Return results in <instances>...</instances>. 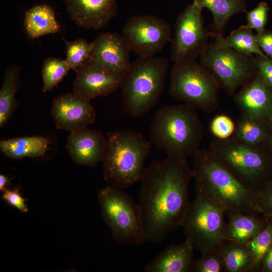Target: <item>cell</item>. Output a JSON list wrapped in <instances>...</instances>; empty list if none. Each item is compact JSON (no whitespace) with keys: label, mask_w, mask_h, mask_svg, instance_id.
Instances as JSON below:
<instances>
[{"label":"cell","mask_w":272,"mask_h":272,"mask_svg":"<svg viewBox=\"0 0 272 272\" xmlns=\"http://www.w3.org/2000/svg\"><path fill=\"white\" fill-rule=\"evenodd\" d=\"M193 174L185 157L168 155L146 167L138 206L147 241L161 243L182 226L190 202Z\"/></svg>","instance_id":"cell-1"},{"label":"cell","mask_w":272,"mask_h":272,"mask_svg":"<svg viewBox=\"0 0 272 272\" xmlns=\"http://www.w3.org/2000/svg\"><path fill=\"white\" fill-rule=\"evenodd\" d=\"M195 192L201 193L227 212L261 214L257 196L209 150L193 156Z\"/></svg>","instance_id":"cell-2"},{"label":"cell","mask_w":272,"mask_h":272,"mask_svg":"<svg viewBox=\"0 0 272 272\" xmlns=\"http://www.w3.org/2000/svg\"><path fill=\"white\" fill-rule=\"evenodd\" d=\"M203 133L197 109L185 103L159 109L150 128V141L157 148L186 158L200 149Z\"/></svg>","instance_id":"cell-3"},{"label":"cell","mask_w":272,"mask_h":272,"mask_svg":"<svg viewBox=\"0 0 272 272\" xmlns=\"http://www.w3.org/2000/svg\"><path fill=\"white\" fill-rule=\"evenodd\" d=\"M152 145L150 140L131 129L108 132L102 160L105 180L123 189L140 181Z\"/></svg>","instance_id":"cell-4"},{"label":"cell","mask_w":272,"mask_h":272,"mask_svg":"<svg viewBox=\"0 0 272 272\" xmlns=\"http://www.w3.org/2000/svg\"><path fill=\"white\" fill-rule=\"evenodd\" d=\"M169 67L165 58L139 57L124 75L121 86L125 112L138 117L156 105L163 92Z\"/></svg>","instance_id":"cell-5"},{"label":"cell","mask_w":272,"mask_h":272,"mask_svg":"<svg viewBox=\"0 0 272 272\" xmlns=\"http://www.w3.org/2000/svg\"><path fill=\"white\" fill-rule=\"evenodd\" d=\"M209 150L257 197L272 178V154L267 146H250L232 137L216 138Z\"/></svg>","instance_id":"cell-6"},{"label":"cell","mask_w":272,"mask_h":272,"mask_svg":"<svg viewBox=\"0 0 272 272\" xmlns=\"http://www.w3.org/2000/svg\"><path fill=\"white\" fill-rule=\"evenodd\" d=\"M170 77L169 93L177 100L207 113L218 108L221 86L195 60L175 62Z\"/></svg>","instance_id":"cell-7"},{"label":"cell","mask_w":272,"mask_h":272,"mask_svg":"<svg viewBox=\"0 0 272 272\" xmlns=\"http://www.w3.org/2000/svg\"><path fill=\"white\" fill-rule=\"evenodd\" d=\"M101 215L113 239L124 244L147 241L138 206L123 189L108 184L98 193Z\"/></svg>","instance_id":"cell-8"},{"label":"cell","mask_w":272,"mask_h":272,"mask_svg":"<svg viewBox=\"0 0 272 272\" xmlns=\"http://www.w3.org/2000/svg\"><path fill=\"white\" fill-rule=\"evenodd\" d=\"M226 211L204 194L195 192L183 223L186 240L201 253L219 246L224 240Z\"/></svg>","instance_id":"cell-9"},{"label":"cell","mask_w":272,"mask_h":272,"mask_svg":"<svg viewBox=\"0 0 272 272\" xmlns=\"http://www.w3.org/2000/svg\"><path fill=\"white\" fill-rule=\"evenodd\" d=\"M200 63L209 71L226 93L233 95L254 77L257 69L253 55H247L214 40L200 55Z\"/></svg>","instance_id":"cell-10"},{"label":"cell","mask_w":272,"mask_h":272,"mask_svg":"<svg viewBox=\"0 0 272 272\" xmlns=\"http://www.w3.org/2000/svg\"><path fill=\"white\" fill-rule=\"evenodd\" d=\"M202 10L192 3L177 16L171 39L170 56L174 63L195 60L209 44L211 35L204 27Z\"/></svg>","instance_id":"cell-11"},{"label":"cell","mask_w":272,"mask_h":272,"mask_svg":"<svg viewBox=\"0 0 272 272\" xmlns=\"http://www.w3.org/2000/svg\"><path fill=\"white\" fill-rule=\"evenodd\" d=\"M122 36L130 50L142 57L154 56L172 39L170 25L151 15L129 18L123 28Z\"/></svg>","instance_id":"cell-12"},{"label":"cell","mask_w":272,"mask_h":272,"mask_svg":"<svg viewBox=\"0 0 272 272\" xmlns=\"http://www.w3.org/2000/svg\"><path fill=\"white\" fill-rule=\"evenodd\" d=\"M75 72L73 93L89 101L114 92L121 87L123 82V77L108 71L91 58Z\"/></svg>","instance_id":"cell-13"},{"label":"cell","mask_w":272,"mask_h":272,"mask_svg":"<svg viewBox=\"0 0 272 272\" xmlns=\"http://www.w3.org/2000/svg\"><path fill=\"white\" fill-rule=\"evenodd\" d=\"M51 115L57 129L70 132L87 128L95 122L96 117L90 101L73 93L64 94L53 100Z\"/></svg>","instance_id":"cell-14"},{"label":"cell","mask_w":272,"mask_h":272,"mask_svg":"<svg viewBox=\"0 0 272 272\" xmlns=\"http://www.w3.org/2000/svg\"><path fill=\"white\" fill-rule=\"evenodd\" d=\"M92 42L90 58L123 77L131 62L129 58L131 50L123 36L113 32L102 33Z\"/></svg>","instance_id":"cell-15"},{"label":"cell","mask_w":272,"mask_h":272,"mask_svg":"<svg viewBox=\"0 0 272 272\" xmlns=\"http://www.w3.org/2000/svg\"><path fill=\"white\" fill-rule=\"evenodd\" d=\"M234 101L241 115L268 122L272 113V89L257 71L252 80L234 94Z\"/></svg>","instance_id":"cell-16"},{"label":"cell","mask_w":272,"mask_h":272,"mask_svg":"<svg viewBox=\"0 0 272 272\" xmlns=\"http://www.w3.org/2000/svg\"><path fill=\"white\" fill-rule=\"evenodd\" d=\"M117 0H65L67 12L77 25L95 30L105 27L116 14Z\"/></svg>","instance_id":"cell-17"},{"label":"cell","mask_w":272,"mask_h":272,"mask_svg":"<svg viewBox=\"0 0 272 272\" xmlns=\"http://www.w3.org/2000/svg\"><path fill=\"white\" fill-rule=\"evenodd\" d=\"M106 145L101 132L85 128L70 133L66 149L77 164L95 167L102 162Z\"/></svg>","instance_id":"cell-18"},{"label":"cell","mask_w":272,"mask_h":272,"mask_svg":"<svg viewBox=\"0 0 272 272\" xmlns=\"http://www.w3.org/2000/svg\"><path fill=\"white\" fill-rule=\"evenodd\" d=\"M194 248L185 239L179 245L166 248L152 261L146 264V272H192L194 263Z\"/></svg>","instance_id":"cell-19"},{"label":"cell","mask_w":272,"mask_h":272,"mask_svg":"<svg viewBox=\"0 0 272 272\" xmlns=\"http://www.w3.org/2000/svg\"><path fill=\"white\" fill-rule=\"evenodd\" d=\"M224 231L225 240L247 244L267 224L269 219L262 215L227 212Z\"/></svg>","instance_id":"cell-20"},{"label":"cell","mask_w":272,"mask_h":272,"mask_svg":"<svg viewBox=\"0 0 272 272\" xmlns=\"http://www.w3.org/2000/svg\"><path fill=\"white\" fill-rule=\"evenodd\" d=\"M201 9H208L212 13L213 21L211 25V38L223 36L225 26L235 14L245 12V0H192Z\"/></svg>","instance_id":"cell-21"},{"label":"cell","mask_w":272,"mask_h":272,"mask_svg":"<svg viewBox=\"0 0 272 272\" xmlns=\"http://www.w3.org/2000/svg\"><path fill=\"white\" fill-rule=\"evenodd\" d=\"M50 141L41 136L15 138L0 141L1 152L15 159L44 156L49 149Z\"/></svg>","instance_id":"cell-22"},{"label":"cell","mask_w":272,"mask_h":272,"mask_svg":"<svg viewBox=\"0 0 272 272\" xmlns=\"http://www.w3.org/2000/svg\"><path fill=\"white\" fill-rule=\"evenodd\" d=\"M24 22L26 33L31 39L57 33L60 29L53 10L46 4L38 5L29 9Z\"/></svg>","instance_id":"cell-23"},{"label":"cell","mask_w":272,"mask_h":272,"mask_svg":"<svg viewBox=\"0 0 272 272\" xmlns=\"http://www.w3.org/2000/svg\"><path fill=\"white\" fill-rule=\"evenodd\" d=\"M231 137L250 146H267L272 128L267 122L241 115Z\"/></svg>","instance_id":"cell-24"},{"label":"cell","mask_w":272,"mask_h":272,"mask_svg":"<svg viewBox=\"0 0 272 272\" xmlns=\"http://www.w3.org/2000/svg\"><path fill=\"white\" fill-rule=\"evenodd\" d=\"M222 249L224 271H257L254 258L246 244L225 240L222 243Z\"/></svg>","instance_id":"cell-25"},{"label":"cell","mask_w":272,"mask_h":272,"mask_svg":"<svg viewBox=\"0 0 272 272\" xmlns=\"http://www.w3.org/2000/svg\"><path fill=\"white\" fill-rule=\"evenodd\" d=\"M20 70L12 66L5 72L0 90V128H3L10 120L16 108L15 95L19 88Z\"/></svg>","instance_id":"cell-26"},{"label":"cell","mask_w":272,"mask_h":272,"mask_svg":"<svg viewBox=\"0 0 272 272\" xmlns=\"http://www.w3.org/2000/svg\"><path fill=\"white\" fill-rule=\"evenodd\" d=\"M214 40L245 55H265L260 48L252 29L246 25L234 30L226 38L222 36L215 38Z\"/></svg>","instance_id":"cell-27"},{"label":"cell","mask_w":272,"mask_h":272,"mask_svg":"<svg viewBox=\"0 0 272 272\" xmlns=\"http://www.w3.org/2000/svg\"><path fill=\"white\" fill-rule=\"evenodd\" d=\"M70 70L65 60L54 57L46 58L42 68V91L45 92L53 90Z\"/></svg>","instance_id":"cell-28"},{"label":"cell","mask_w":272,"mask_h":272,"mask_svg":"<svg viewBox=\"0 0 272 272\" xmlns=\"http://www.w3.org/2000/svg\"><path fill=\"white\" fill-rule=\"evenodd\" d=\"M63 40L66 44L65 60L70 69L75 71L90 58L93 42L89 43L83 38L72 41Z\"/></svg>","instance_id":"cell-29"},{"label":"cell","mask_w":272,"mask_h":272,"mask_svg":"<svg viewBox=\"0 0 272 272\" xmlns=\"http://www.w3.org/2000/svg\"><path fill=\"white\" fill-rule=\"evenodd\" d=\"M267 225L246 244L254 258L257 271H261V261L264 255L272 246V219Z\"/></svg>","instance_id":"cell-30"},{"label":"cell","mask_w":272,"mask_h":272,"mask_svg":"<svg viewBox=\"0 0 272 272\" xmlns=\"http://www.w3.org/2000/svg\"><path fill=\"white\" fill-rule=\"evenodd\" d=\"M222 243L217 247L201 253V257L194 261L192 272L224 271V264Z\"/></svg>","instance_id":"cell-31"},{"label":"cell","mask_w":272,"mask_h":272,"mask_svg":"<svg viewBox=\"0 0 272 272\" xmlns=\"http://www.w3.org/2000/svg\"><path fill=\"white\" fill-rule=\"evenodd\" d=\"M269 10L266 3H260L255 8L246 13V26L251 29L255 30L257 34L262 33L265 30Z\"/></svg>","instance_id":"cell-32"},{"label":"cell","mask_w":272,"mask_h":272,"mask_svg":"<svg viewBox=\"0 0 272 272\" xmlns=\"http://www.w3.org/2000/svg\"><path fill=\"white\" fill-rule=\"evenodd\" d=\"M236 124L233 120L226 115H218L211 121L210 129L212 134L219 139H226L233 134Z\"/></svg>","instance_id":"cell-33"},{"label":"cell","mask_w":272,"mask_h":272,"mask_svg":"<svg viewBox=\"0 0 272 272\" xmlns=\"http://www.w3.org/2000/svg\"><path fill=\"white\" fill-rule=\"evenodd\" d=\"M258 203L261 214L272 219V178L258 195Z\"/></svg>","instance_id":"cell-34"},{"label":"cell","mask_w":272,"mask_h":272,"mask_svg":"<svg viewBox=\"0 0 272 272\" xmlns=\"http://www.w3.org/2000/svg\"><path fill=\"white\" fill-rule=\"evenodd\" d=\"M254 62L258 73L272 89V59L266 55H256Z\"/></svg>","instance_id":"cell-35"},{"label":"cell","mask_w":272,"mask_h":272,"mask_svg":"<svg viewBox=\"0 0 272 272\" xmlns=\"http://www.w3.org/2000/svg\"><path fill=\"white\" fill-rule=\"evenodd\" d=\"M3 192V198L9 205L17 208L21 212H28L29 209L25 203L27 199L21 195L19 188L13 189H7Z\"/></svg>","instance_id":"cell-36"},{"label":"cell","mask_w":272,"mask_h":272,"mask_svg":"<svg viewBox=\"0 0 272 272\" xmlns=\"http://www.w3.org/2000/svg\"><path fill=\"white\" fill-rule=\"evenodd\" d=\"M256 41L264 54L272 59V31L264 30L255 35Z\"/></svg>","instance_id":"cell-37"},{"label":"cell","mask_w":272,"mask_h":272,"mask_svg":"<svg viewBox=\"0 0 272 272\" xmlns=\"http://www.w3.org/2000/svg\"><path fill=\"white\" fill-rule=\"evenodd\" d=\"M261 271L272 272V246L262 258L261 261Z\"/></svg>","instance_id":"cell-38"},{"label":"cell","mask_w":272,"mask_h":272,"mask_svg":"<svg viewBox=\"0 0 272 272\" xmlns=\"http://www.w3.org/2000/svg\"><path fill=\"white\" fill-rule=\"evenodd\" d=\"M11 179L7 176L1 174L0 175V190L4 192L7 189V187L10 184Z\"/></svg>","instance_id":"cell-39"},{"label":"cell","mask_w":272,"mask_h":272,"mask_svg":"<svg viewBox=\"0 0 272 272\" xmlns=\"http://www.w3.org/2000/svg\"><path fill=\"white\" fill-rule=\"evenodd\" d=\"M267 147L272 154V137L267 144Z\"/></svg>","instance_id":"cell-40"},{"label":"cell","mask_w":272,"mask_h":272,"mask_svg":"<svg viewBox=\"0 0 272 272\" xmlns=\"http://www.w3.org/2000/svg\"><path fill=\"white\" fill-rule=\"evenodd\" d=\"M268 123L270 125V126H271V127L272 128V113L270 116V118L268 120Z\"/></svg>","instance_id":"cell-41"}]
</instances>
